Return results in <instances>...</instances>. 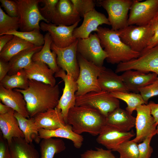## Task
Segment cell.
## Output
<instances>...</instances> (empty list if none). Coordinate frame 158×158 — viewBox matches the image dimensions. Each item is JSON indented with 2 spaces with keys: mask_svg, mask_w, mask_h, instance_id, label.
I'll return each mask as SVG.
<instances>
[{
  "mask_svg": "<svg viewBox=\"0 0 158 158\" xmlns=\"http://www.w3.org/2000/svg\"><path fill=\"white\" fill-rule=\"evenodd\" d=\"M13 110L10 107L1 102H0V114H6Z\"/></svg>",
  "mask_w": 158,
  "mask_h": 158,
  "instance_id": "681fc988",
  "label": "cell"
},
{
  "mask_svg": "<svg viewBox=\"0 0 158 158\" xmlns=\"http://www.w3.org/2000/svg\"><path fill=\"white\" fill-rule=\"evenodd\" d=\"M133 0L128 25L144 26L150 23L158 11V0Z\"/></svg>",
  "mask_w": 158,
  "mask_h": 158,
  "instance_id": "30bf717a",
  "label": "cell"
},
{
  "mask_svg": "<svg viewBox=\"0 0 158 158\" xmlns=\"http://www.w3.org/2000/svg\"><path fill=\"white\" fill-rule=\"evenodd\" d=\"M106 117L99 111L85 106H75L68 113L66 123L71 125L73 131L80 135L88 133L98 135L106 124Z\"/></svg>",
  "mask_w": 158,
  "mask_h": 158,
  "instance_id": "7a4b0ae2",
  "label": "cell"
},
{
  "mask_svg": "<svg viewBox=\"0 0 158 158\" xmlns=\"http://www.w3.org/2000/svg\"><path fill=\"white\" fill-rule=\"evenodd\" d=\"M155 23L144 26L129 25L117 30L122 41L133 51L140 53L147 47L154 32Z\"/></svg>",
  "mask_w": 158,
  "mask_h": 158,
  "instance_id": "277c9868",
  "label": "cell"
},
{
  "mask_svg": "<svg viewBox=\"0 0 158 158\" xmlns=\"http://www.w3.org/2000/svg\"><path fill=\"white\" fill-rule=\"evenodd\" d=\"M150 106L151 114L154 118L156 124H158V104L151 101L148 104Z\"/></svg>",
  "mask_w": 158,
  "mask_h": 158,
  "instance_id": "7dc6e473",
  "label": "cell"
},
{
  "mask_svg": "<svg viewBox=\"0 0 158 158\" xmlns=\"http://www.w3.org/2000/svg\"><path fill=\"white\" fill-rule=\"evenodd\" d=\"M0 158H11L8 144L2 135L0 137Z\"/></svg>",
  "mask_w": 158,
  "mask_h": 158,
  "instance_id": "ee69618b",
  "label": "cell"
},
{
  "mask_svg": "<svg viewBox=\"0 0 158 158\" xmlns=\"http://www.w3.org/2000/svg\"><path fill=\"white\" fill-rule=\"evenodd\" d=\"M153 137V136H148L138 144L139 158H150L153 152V148L150 145Z\"/></svg>",
  "mask_w": 158,
  "mask_h": 158,
  "instance_id": "b9f144b4",
  "label": "cell"
},
{
  "mask_svg": "<svg viewBox=\"0 0 158 158\" xmlns=\"http://www.w3.org/2000/svg\"><path fill=\"white\" fill-rule=\"evenodd\" d=\"M34 46L32 44L14 35L0 52V58L9 62L13 57L21 51Z\"/></svg>",
  "mask_w": 158,
  "mask_h": 158,
  "instance_id": "4dcf8cb0",
  "label": "cell"
},
{
  "mask_svg": "<svg viewBox=\"0 0 158 158\" xmlns=\"http://www.w3.org/2000/svg\"><path fill=\"white\" fill-rule=\"evenodd\" d=\"M21 32H29L37 29L40 30V22L43 20L49 23L40 13L38 6L41 0H15Z\"/></svg>",
  "mask_w": 158,
  "mask_h": 158,
  "instance_id": "8992f818",
  "label": "cell"
},
{
  "mask_svg": "<svg viewBox=\"0 0 158 158\" xmlns=\"http://www.w3.org/2000/svg\"><path fill=\"white\" fill-rule=\"evenodd\" d=\"M85 106L99 111L106 118L120 107L119 99L111 96L110 93L101 90L91 92L76 97L75 106Z\"/></svg>",
  "mask_w": 158,
  "mask_h": 158,
  "instance_id": "52a82bcc",
  "label": "cell"
},
{
  "mask_svg": "<svg viewBox=\"0 0 158 158\" xmlns=\"http://www.w3.org/2000/svg\"><path fill=\"white\" fill-rule=\"evenodd\" d=\"M145 104H147L149 99L154 96L158 95V80L139 90Z\"/></svg>",
  "mask_w": 158,
  "mask_h": 158,
  "instance_id": "60d3db41",
  "label": "cell"
},
{
  "mask_svg": "<svg viewBox=\"0 0 158 158\" xmlns=\"http://www.w3.org/2000/svg\"><path fill=\"white\" fill-rule=\"evenodd\" d=\"M79 66L78 77L76 80L78 90L76 97L91 92H99L101 90L98 82V77L104 66H98L83 57L77 52Z\"/></svg>",
  "mask_w": 158,
  "mask_h": 158,
  "instance_id": "5b68a950",
  "label": "cell"
},
{
  "mask_svg": "<svg viewBox=\"0 0 158 158\" xmlns=\"http://www.w3.org/2000/svg\"><path fill=\"white\" fill-rule=\"evenodd\" d=\"M35 125L39 130H54L64 126L66 123L60 110L56 108L40 113L34 117Z\"/></svg>",
  "mask_w": 158,
  "mask_h": 158,
  "instance_id": "ffe728a7",
  "label": "cell"
},
{
  "mask_svg": "<svg viewBox=\"0 0 158 158\" xmlns=\"http://www.w3.org/2000/svg\"><path fill=\"white\" fill-rule=\"evenodd\" d=\"M98 82L101 90L109 93L116 91L130 92L121 76L104 66L99 75Z\"/></svg>",
  "mask_w": 158,
  "mask_h": 158,
  "instance_id": "7402d4cb",
  "label": "cell"
},
{
  "mask_svg": "<svg viewBox=\"0 0 158 158\" xmlns=\"http://www.w3.org/2000/svg\"><path fill=\"white\" fill-rule=\"evenodd\" d=\"M14 115L24 134L25 140L29 143H32L33 141L36 143L40 142L39 130L35 125L34 117L27 118L15 111Z\"/></svg>",
  "mask_w": 158,
  "mask_h": 158,
  "instance_id": "f546056e",
  "label": "cell"
},
{
  "mask_svg": "<svg viewBox=\"0 0 158 158\" xmlns=\"http://www.w3.org/2000/svg\"><path fill=\"white\" fill-rule=\"evenodd\" d=\"M77 52L87 60L102 67L108 56L102 47L97 33H91L85 39H78Z\"/></svg>",
  "mask_w": 158,
  "mask_h": 158,
  "instance_id": "8fae6325",
  "label": "cell"
},
{
  "mask_svg": "<svg viewBox=\"0 0 158 158\" xmlns=\"http://www.w3.org/2000/svg\"><path fill=\"white\" fill-rule=\"evenodd\" d=\"M13 90L23 95L30 117L38 113L56 108L59 99L58 85L52 86L32 80H29L26 89Z\"/></svg>",
  "mask_w": 158,
  "mask_h": 158,
  "instance_id": "6da1fadb",
  "label": "cell"
},
{
  "mask_svg": "<svg viewBox=\"0 0 158 158\" xmlns=\"http://www.w3.org/2000/svg\"><path fill=\"white\" fill-rule=\"evenodd\" d=\"M74 9L71 0H59L51 23L56 25L71 26L81 19Z\"/></svg>",
  "mask_w": 158,
  "mask_h": 158,
  "instance_id": "d6986e66",
  "label": "cell"
},
{
  "mask_svg": "<svg viewBox=\"0 0 158 158\" xmlns=\"http://www.w3.org/2000/svg\"><path fill=\"white\" fill-rule=\"evenodd\" d=\"M73 8L80 17H83L87 13L95 8L96 3L93 0H71Z\"/></svg>",
  "mask_w": 158,
  "mask_h": 158,
  "instance_id": "74e56055",
  "label": "cell"
},
{
  "mask_svg": "<svg viewBox=\"0 0 158 158\" xmlns=\"http://www.w3.org/2000/svg\"><path fill=\"white\" fill-rule=\"evenodd\" d=\"M59 0H41V2L44 4L43 7H39L42 16L49 23H51L54 14L56 5Z\"/></svg>",
  "mask_w": 158,
  "mask_h": 158,
  "instance_id": "f35d334b",
  "label": "cell"
},
{
  "mask_svg": "<svg viewBox=\"0 0 158 158\" xmlns=\"http://www.w3.org/2000/svg\"><path fill=\"white\" fill-rule=\"evenodd\" d=\"M111 150L96 148V150H88L81 154V158H117Z\"/></svg>",
  "mask_w": 158,
  "mask_h": 158,
  "instance_id": "ab89813d",
  "label": "cell"
},
{
  "mask_svg": "<svg viewBox=\"0 0 158 158\" xmlns=\"http://www.w3.org/2000/svg\"><path fill=\"white\" fill-rule=\"evenodd\" d=\"M138 144L132 140H128L120 144L114 151L118 152L119 158H139Z\"/></svg>",
  "mask_w": 158,
  "mask_h": 158,
  "instance_id": "8d00e7d4",
  "label": "cell"
},
{
  "mask_svg": "<svg viewBox=\"0 0 158 158\" xmlns=\"http://www.w3.org/2000/svg\"><path fill=\"white\" fill-rule=\"evenodd\" d=\"M156 134L158 135V124L156 128Z\"/></svg>",
  "mask_w": 158,
  "mask_h": 158,
  "instance_id": "f5cc1de1",
  "label": "cell"
},
{
  "mask_svg": "<svg viewBox=\"0 0 158 158\" xmlns=\"http://www.w3.org/2000/svg\"><path fill=\"white\" fill-rule=\"evenodd\" d=\"M155 73H156L157 75V80H158V68L156 70Z\"/></svg>",
  "mask_w": 158,
  "mask_h": 158,
  "instance_id": "816d5d0a",
  "label": "cell"
},
{
  "mask_svg": "<svg viewBox=\"0 0 158 158\" xmlns=\"http://www.w3.org/2000/svg\"><path fill=\"white\" fill-rule=\"evenodd\" d=\"M152 21L154 22L155 23H158V11L155 16V17Z\"/></svg>",
  "mask_w": 158,
  "mask_h": 158,
  "instance_id": "f907efd6",
  "label": "cell"
},
{
  "mask_svg": "<svg viewBox=\"0 0 158 158\" xmlns=\"http://www.w3.org/2000/svg\"><path fill=\"white\" fill-rule=\"evenodd\" d=\"M40 139L59 138L71 140L74 146L80 148L82 145L84 138L82 136L75 133L71 125L67 124L64 126L54 130H47L42 128L39 130Z\"/></svg>",
  "mask_w": 158,
  "mask_h": 158,
  "instance_id": "484cf974",
  "label": "cell"
},
{
  "mask_svg": "<svg viewBox=\"0 0 158 158\" xmlns=\"http://www.w3.org/2000/svg\"><path fill=\"white\" fill-rule=\"evenodd\" d=\"M9 146L11 158H40L35 146L23 138H13Z\"/></svg>",
  "mask_w": 158,
  "mask_h": 158,
  "instance_id": "f1b7e54d",
  "label": "cell"
},
{
  "mask_svg": "<svg viewBox=\"0 0 158 158\" xmlns=\"http://www.w3.org/2000/svg\"><path fill=\"white\" fill-rule=\"evenodd\" d=\"M135 110L137 111L135 125L136 135L133 140L138 143L141 142L148 136L155 135L157 125L151 114L148 104L140 105Z\"/></svg>",
  "mask_w": 158,
  "mask_h": 158,
  "instance_id": "4fadbf2b",
  "label": "cell"
},
{
  "mask_svg": "<svg viewBox=\"0 0 158 158\" xmlns=\"http://www.w3.org/2000/svg\"><path fill=\"white\" fill-rule=\"evenodd\" d=\"M40 147V158H54L56 154L62 152L66 148L62 139L52 138L42 139Z\"/></svg>",
  "mask_w": 158,
  "mask_h": 158,
  "instance_id": "1f68e13d",
  "label": "cell"
},
{
  "mask_svg": "<svg viewBox=\"0 0 158 158\" xmlns=\"http://www.w3.org/2000/svg\"><path fill=\"white\" fill-rule=\"evenodd\" d=\"M5 34H11L17 36L35 46H42L44 44V36L40 33V30L35 29L29 32H21L13 30L6 32Z\"/></svg>",
  "mask_w": 158,
  "mask_h": 158,
  "instance_id": "e575fe53",
  "label": "cell"
},
{
  "mask_svg": "<svg viewBox=\"0 0 158 158\" xmlns=\"http://www.w3.org/2000/svg\"><path fill=\"white\" fill-rule=\"evenodd\" d=\"M29 80H32L52 86L56 85L54 73L45 63L32 61L23 69Z\"/></svg>",
  "mask_w": 158,
  "mask_h": 158,
  "instance_id": "603a6c76",
  "label": "cell"
},
{
  "mask_svg": "<svg viewBox=\"0 0 158 158\" xmlns=\"http://www.w3.org/2000/svg\"><path fill=\"white\" fill-rule=\"evenodd\" d=\"M78 40L69 46L64 48L56 46L53 43L51 49L57 55L56 63L58 66L72 76L76 81L79 76L80 68L77 56Z\"/></svg>",
  "mask_w": 158,
  "mask_h": 158,
  "instance_id": "7c38bea8",
  "label": "cell"
},
{
  "mask_svg": "<svg viewBox=\"0 0 158 158\" xmlns=\"http://www.w3.org/2000/svg\"><path fill=\"white\" fill-rule=\"evenodd\" d=\"M43 46L33 47L24 49L13 57L9 61L10 70L8 75L14 74L28 66L32 62V57L40 51Z\"/></svg>",
  "mask_w": 158,
  "mask_h": 158,
  "instance_id": "83f0119b",
  "label": "cell"
},
{
  "mask_svg": "<svg viewBox=\"0 0 158 158\" xmlns=\"http://www.w3.org/2000/svg\"><path fill=\"white\" fill-rule=\"evenodd\" d=\"M9 70V62L0 58V81L8 75Z\"/></svg>",
  "mask_w": 158,
  "mask_h": 158,
  "instance_id": "bcb514c9",
  "label": "cell"
},
{
  "mask_svg": "<svg viewBox=\"0 0 158 158\" xmlns=\"http://www.w3.org/2000/svg\"><path fill=\"white\" fill-rule=\"evenodd\" d=\"M133 0H100L99 5L107 12L112 29L118 30L128 26V13Z\"/></svg>",
  "mask_w": 158,
  "mask_h": 158,
  "instance_id": "ba28073f",
  "label": "cell"
},
{
  "mask_svg": "<svg viewBox=\"0 0 158 158\" xmlns=\"http://www.w3.org/2000/svg\"><path fill=\"white\" fill-rule=\"evenodd\" d=\"M14 112L13 110L6 114H0V130L3 138L7 141L8 145L14 138H24Z\"/></svg>",
  "mask_w": 158,
  "mask_h": 158,
  "instance_id": "cb8c5ba5",
  "label": "cell"
},
{
  "mask_svg": "<svg viewBox=\"0 0 158 158\" xmlns=\"http://www.w3.org/2000/svg\"><path fill=\"white\" fill-rule=\"evenodd\" d=\"M154 22L155 23L154 34L150 40L146 48L142 52L151 49L158 45V23Z\"/></svg>",
  "mask_w": 158,
  "mask_h": 158,
  "instance_id": "f6af8a7d",
  "label": "cell"
},
{
  "mask_svg": "<svg viewBox=\"0 0 158 158\" xmlns=\"http://www.w3.org/2000/svg\"><path fill=\"white\" fill-rule=\"evenodd\" d=\"M134 135L133 131L123 132L106 124L98 135L96 141L108 150L114 151L120 144L130 140Z\"/></svg>",
  "mask_w": 158,
  "mask_h": 158,
  "instance_id": "e0dca14e",
  "label": "cell"
},
{
  "mask_svg": "<svg viewBox=\"0 0 158 158\" xmlns=\"http://www.w3.org/2000/svg\"><path fill=\"white\" fill-rule=\"evenodd\" d=\"M19 17H13L6 14L0 6V35L20 28Z\"/></svg>",
  "mask_w": 158,
  "mask_h": 158,
  "instance_id": "d590c367",
  "label": "cell"
},
{
  "mask_svg": "<svg viewBox=\"0 0 158 158\" xmlns=\"http://www.w3.org/2000/svg\"><path fill=\"white\" fill-rule=\"evenodd\" d=\"M82 23L74 30L73 36L76 39L88 38L93 31H98L99 25L103 24L110 25L108 18L95 8L86 13L83 17Z\"/></svg>",
  "mask_w": 158,
  "mask_h": 158,
  "instance_id": "2e32d148",
  "label": "cell"
},
{
  "mask_svg": "<svg viewBox=\"0 0 158 158\" xmlns=\"http://www.w3.org/2000/svg\"><path fill=\"white\" fill-rule=\"evenodd\" d=\"M80 21L71 26L56 25L51 23L42 22L40 24V29L47 32L50 35L53 43L60 48L67 47L77 40L73 35V31Z\"/></svg>",
  "mask_w": 158,
  "mask_h": 158,
  "instance_id": "9a60e30c",
  "label": "cell"
},
{
  "mask_svg": "<svg viewBox=\"0 0 158 158\" xmlns=\"http://www.w3.org/2000/svg\"><path fill=\"white\" fill-rule=\"evenodd\" d=\"M0 99L1 102L24 117L30 118L23 95L14 90L6 89L0 85Z\"/></svg>",
  "mask_w": 158,
  "mask_h": 158,
  "instance_id": "44dd1931",
  "label": "cell"
},
{
  "mask_svg": "<svg viewBox=\"0 0 158 158\" xmlns=\"http://www.w3.org/2000/svg\"><path fill=\"white\" fill-rule=\"evenodd\" d=\"M1 7L4 8L7 14L12 17H18V8L15 1L0 0Z\"/></svg>",
  "mask_w": 158,
  "mask_h": 158,
  "instance_id": "7bdbcfd3",
  "label": "cell"
},
{
  "mask_svg": "<svg viewBox=\"0 0 158 158\" xmlns=\"http://www.w3.org/2000/svg\"><path fill=\"white\" fill-rule=\"evenodd\" d=\"M29 80L23 69L14 74L7 75L0 81V85L8 89L24 90L28 86Z\"/></svg>",
  "mask_w": 158,
  "mask_h": 158,
  "instance_id": "d6a6232c",
  "label": "cell"
},
{
  "mask_svg": "<svg viewBox=\"0 0 158 158\" xmlns=\"http://www.w3.org/2000/svg\"><path fill=\"white\" fill-rule=\"evenodd\" d=\"M120 75L128 91L137 93L139 89L152 83L157 78L154 73H145L133 70L125 71Z\"/></svg>",
  "mask_w": 158,
  "mask_h": 158,
  "instance_id": "ac0fdd59",
  "label": "cell"
},
{
  "mask_svg": "<svg viewBox=\"0 0 158 158\" xmlns=\"http://www.w3.org/2000/svg\"><path fill=\"white\" fill-rule=\"evenodd\" d=\"M110 94L111 96L124 101L127 105L126 110L131 115L139 106L145 104L141 95L139 93L116 91Z\"/></svg>",
  "mask_w": 158,
  "mask_h": 158,
  "instance_id": "836d02e7",
  "label": "cell"
},
{
  "mask_svg": "<svg viewBox=\"0 0 158 158\" xmlns=\"http://www.w3.org/2000/svg\"><path fill=\"white\" fill-rule=\"evenodd\" d=\"M54 75L55 78H61L64 82L63 93L56 108L61 111L66 123L69 110L75 106V93L78 89L77 84L71 75H67L61 68Z\"/></svg>",
  "mask_w": 158,
  "mask_h": 158,
  "instance_id": "5bb4252c",
  "label": "cell"
},
{
  "mask_svg": "<svg viewBox=\"0 0 158 158\" xmlns=\"http://www.w3.org/2000/svg\"><path fill=\"white\" fill-rule=\"evenodd\" d=\"M14 35L5 34L0 35V52L5 45L13 37Z\"/></svg>",
  "mask_w": 158,
  "mask_h": 158,
  "instance_id": "c3c4849f",
  "label": "cell"
},
{
  "mask_svg": "<svg viewBox=\"0 0 158 158\" xmlns=\"http://www.w3.org/2000/svg\"><path fill=\"white\" fill-rule=\"evenodd\" d=\"M158 68V45L140 53L139 56L118 64L115 72L134 70L145 73H155Z\"/></svg>",
  "mask_w": 158,
  "mask_h": 158,
  "instance_id": "9c48e42d",
  "label": "cell"
},
{
  "mask_svg": "<svg viewBox=\"0 0 158 158\" xmlns=\"http://www.w3.org/2000/svg\"><path fill=\"white\" fill-rule=\"evenodd\" d=\"M97 34L101 46L108 57L107 62L115 64L138 58L140 53L135 52L121 40L117 31L99 26Z\"/></svg>",
  "mask_w": 158,
  "mask_h": 158,
  "instance_id": "3957f363",
  "label": "cell"
},
{
  "mask_svg": "<svg viewBox=\"0 0 158 158\" xmlns=\"http://www.w3.org/2000/svg\"><path fill=\"white\" fill-rule=\"evenodd\" d=\"M44 36V42L43 47L40 51L33 55L32 61L45 63L55 74L60 69L57 64V55L54 51H51V46L53 42L49 33L47 32Z\"/></svg>",
  "mask_w": 158,
  "mask_h": 158,
  "instance_id": "4316f807",
  "label": "cell"
},
{
  "mask_svg": "<svg viewBox=\"0 0 158 158\" xmlns=\"http://www.w3.org/2000/svg\"><path fill=\"white\" fill-rule=\"evenodd\" d=\"M135 117L126 110L118 107L106 118V124L123 132H128L135 125Z\"/></svg>",
  "mask_w": 158,
  "mask_h": 158,
  "instance_id": "d4e9b609",
  "label": "cell"
}]
</instances>
